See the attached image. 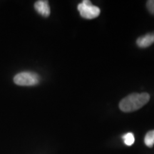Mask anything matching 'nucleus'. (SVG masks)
I'll return each instance as SVG.
<instances>
[{"mask_svg": "<svg viewBox=\"0 0 154 154\" xmlns=\"http://www.w3.org/2000/svg\"><path fill=\"white\" fill-rule=\"evenodd\" d=\"M150 100L148 93L131 94L123 99L119 103V109L124 112H133L146 105Z\"/></svg>", "mask_w": 154, "mask_h": 154, "instance_id": "obj_1", "label": "nucleus"}, {"mask_svg": "<svg viewBox=\"0 0 154 154\" xmlns=\"http://www.w3.org/2000/svg\"><path fill=\"white\" fill-rule=\"evenodd\" d=\"M40 78L37 74L30 72H24L17 74L14 78L17 85L23 86H35L38 84Z\"/></svg>", "mask_w": 154, "mask_h": 154, "instance_id": "obj_2", "label": "nucleus"}, {"mask_svg": "<svg viewBox=\"0 0 154 154\" xmlns=\"http://www.w3.org/2000/svg\"><path fill=\"white\" fill-rule=\"evenodd\" d=\"M78 10L81 17L86 19H93L99 16L100 9L93 5L88 0H84L78 5Z\"/></svg>", "mask_w": 154, "mask_h": 154, "instance_id": "obj_3", "label": "nucleus"}, {"mask_svg": "<svg viewBox=\"0 0 154 154\" xmlns=\"http://www.w3.org/2000/svg\"><path fill=\"white\" fill-rule=\"evenodd\" d=\"M34 8L39 14L44 17H47L50 15L51 10H50V7L48 1H43L40 0L37 1L34 4Z\"/></svg>", "mask_w": 154, "mask_h": 154, "instance_id": "obj_4", "label": "nucleus"}, {"mask_svg": "<svg viewBox=\"0 0 154 154\" xmlns=\"http://www.w3.org/2000/svg\"><path fill=\"white\" fill-rule=\"evenodd\" d=\"M154 43V32L140 36L136 40V44L140 48H147Z\"/></svg>", "mask_w": 154, "mask_h": 154, "instance_id": "obj_5", "label": "nucleus"}, {"mask_svg": "<svg viewBox=\"0 0 154 154\" xmlns=\"http://www.w3.org/2000/svg\"><path fill=\"white\" fill-rule=\"evenodd\" d=\"M144 143L148 147H153L154 145V130L150 131L146 134L144 138Z\"/></svg>", "mask_w": 154, "mask_h": 154, "instance_id": "obj_6", "label": "nucleus"}, {"mask_svg": "<svg viewBox=\"0 0 154 154\" xmlns=\"http://www.w3.org/2000/svg\"><path fill=\"white\" fill-rule=\"evenodd\" d=\"M123 139H124V143L126 144V146H132L133 144L134 143L135 141V138L134 134L132 133H128V134H126L123 136Z\"/></svg>", "mask_w": 154, "mask_h": 154, "instance_id": "obj_7", "label": "nucleus"}, {"mask_svg": "<svg viewBox=\"0 0 154 154\" xmlns=\"http://www.w3.org/2000/svg\"><path fill=\"white\" fill-rule=\"evenodd\" d=\"M146 7L151 14L154 15V0H149L146 2Z\"/></svg>", "mask_w": 154, "mask_h": 154, "instance_id": "obj_8", "label": "nucleus"}]
</instances>
